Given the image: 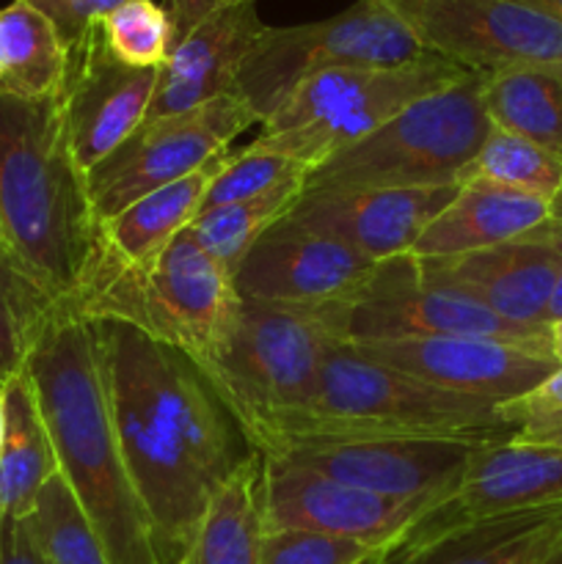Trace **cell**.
<instances>
[{
    "label": "cell",
    "instance_id": "7402d4cb",
    "mask_svg": "<svg viewBox=\"0 0 562 564\" xmlns=\"http://www.w3.org/2000/svg\"><path fill=\"white\" fill-rule=\"evenodd\" d=\"M562 532V507L450 529L422 543L389 545L386 564H529Z\"/></svg>",
    "mask_w": 562,
    "mask_h": 564
},
{
    "label": "cell",
    "instance_id": "83f0119b",
    "mask_svg": "<svg viewBox=\"0 0 562 564\" xmlns=\"http://www.w3.org/2000/svg\"><path fill=\"white\" fill-rule=\"evenodd\" d=\"M303 187H306V174L292 176L262 196L202 213L191 226L193 237L215 262L224 264L231 273L248 253V248L259 240V235L290 213L292 204L301 198Z\"/></svg>",
    "mask_w": 562,
    "mask_h": 564
},
{
    "label": "cell",
    "instance_id": "ba28073f",
    "mask_svg": "<svg viewBox=\"0 0 562 564\" xmlns=\"http://www.w3.org/2000/svg\"><path fill=\"white\" fill-rule=\"evenodd\" d=\"M424 55L430 50L386 0H356L328 20L264 28L237 75V94L264 124L306 77L342 66H400Z\"/></svg>",
    "mask_w": 562,
    "mask_h": 564
},
{
    "label": "cell",
    "instance_id": "3957f363",
    "mask_svg": "<svg viewBox=\"0 0 562 564\" xmlns=\"http://www.w3.org/2000/svg\"><path fill=\"white\" fill-rule=\"evenodd\" d=\"M0 231L17 262L58 303L72 301L102 246L58 94H0Z\"/></svg>",
    "mask_w": 562,
    "mask_h": 564
},
{
    "label": "cell",
    "instance_id": "4316f807",
    "mask_svg": "<svg viewBox=\"0 0 562 564\" xmlns=\"http://www.w3.org/2000/svg\"><path fill=\"white\" fill-rule=\"evenodd\" d=\"M66 72V47L53 22L28 0L0 9V94L50 97Z\"/></svg>",
    "mask_w": 562,
    "mask_h": 564
},
{
    "label": "cell",
    "instance_id": "ac0fdd59",
    "mask_svg": "<svg viewBox=\"0 0 562 564\" xmlns=\"http://www.w3.org/2000/svg\"><path fill=\"white\" fill-rule=\"evenodd\" d=\"M419 270L430 284L468 297L510 323L549 328L545 308L562 270V246L540 226L501 246L461 257L419 259Z\"/></svg>",
    "mask_w": 562,
    "mask_h": 564
},
{
    "label": "cell",
    "instance_id": "1f68e13d",
    "mask_svg": "<svg viewBox=\"0 0 562 564\" xmlns=\"http://www.w3.org/2000/svg\"><path fill=\"white\" fill-rule=\"evenodd\" d=\"M102 31L108 47L127 66L160 69L171 55V20L154 0H127L102 17Z\"/></svg>",
    "mask_w": 562,
    "mask_h": 564
},
{
    "label": "cell",
    "instance_id": "8d00e7d4",
    "mask_svg": "<svg viewBox=\"0 0 562 564\" xmlns=\"http://www.w3.org/2000/svg\"><path fill=\"white\" fill-rule=\"evenodd\" d=\"M0 564H50L28 518H0Z\"/></svg>",
    "mask_w": 562,
    "mask_h": 564
},
{
    "label": "cell",
    "instance_id": "277c9868",
    "mask_svg": "<svg viewBox=\"0 0 562 564\" xmlns=\"http://www.w3.org/2000/svg\"><path fill=\"white\" fill-rule=\"evenodd\" d=\"M97 323H125L202 364L237 306L231 273L191 229L149 264H121L99 246L80 290L64 303Z\"/></svg>",
    "mask_w": 562,
    "mask_h": 564
},
{
    "label": "cell",
    "instance_id": "f6af8a7d",
    "mask_svg": "<svg viewBox=\"0 0 562 564\" xmlns=\"http://www.w3.org/2000/svg\"><path fill=\"white\" fill-rule=\"evenodd\" d=\"M3 386L0 383V444H3V424H6V411H3Z\"/></svg>",
    "mask_w": 562,
    "mask_h": 564
},
{
    "label": "cell",
    "instance_id": "ee69618b",
    "mask_svg": "<svg viewBox=\"0 0 562 564\" xmlns=\"http://www.w3.org/2000/svg\"><path fill=\"white\" fill-rule=\"evenodd\" d=\"M386 556H389V549H378L372 556H367L361 564H386Z\"/></svg>",
    "mask_w": 562,
    "mask_h": 564
},
{
    "label": "cell",
    "instance_id": "7a4b0ae2",
    "mask_svg": "<svg viewBox=\"0 0 562 564\" xmlns=\"http://www.w3.org/2000/svg\"><path fill=\"white\" fill-rule=\"evenodd\" d=\"M25 375L58 474L110 564H163L116 433L99 325L58 303L28 352Z\"/></svg>",
    "mask_w": 562,
    "mask_h": 564
},
{
    "label": "cell",
    "instance_id": "d6986e66",
    "mask_svg": "<svg viewBox=\"0 0 562 564\" xmlns=\"http://www.w3.org/2000/svg\"><path fill=\"white\" fill-rule=\"evenodd\" d=\"M461 185L358 187L303 191L287 218L347 242L372 262L411 253L430 220L452 202Z\"/></svg>",
    "mask_w": 562,
    "mask_h": 564
},
{
    "label": "cell",
    "instance_id": "f1b7e54d",
    "mask_svg": "<svg viewBox=\"0 0 562 564\" xmlns=\"http://www.w3.org/2000/svg\"><path fill=\"white\" fill-rule=\"evenodd\" d=\"M58 301L0 246V383L25 369L28 352Z\"/></svg>",
    "mask_w": 562,
    "mask_h": 564
},
{
    "label": "cell",
    "instance_id": "2e32d148",
    "mask_svg": "<svg viewBox=\"0 0 562 564\" xmlns=\"http://www.w3.org/2000/svg\"><path fill=\"white\" fill-rule=\"evenodd\" d=\"M562 507V452L496 441L477 446L457 488L424 512L397 543L413 545L466 523Z\"/></svg>",
    "mask_w": 562,
    "mask_h": 564
},
{
    "label": "cell",
    "instance_id": "d6a6232c",
    "mask_svg": "<svg viewBox=\"0 0 562 564\" xmlns=\"http://www.w3.org/2000/svg\"><path fill=\"white\" fill-rule=\"evenodd\" d=\"M301 174H306V169L290 158H281V154H273V152H257V149L251 147L237 149V152H231V158L226 160L224 169L215 174V180L209 182L207 196H204V204H202V213H209V209L215 207H224V204H235V202H246V198H253V196H262V193L279 187L281 182Z\"/></svg>",
    "mask_w": 562,
    "mask_h": 564
},
{
    "label": "cell",
    "instance_id": "74e56055",
    "mask_svg": "<svg viewBox=\"0 0 562 564\" xmlns=\"http://www.w3.org/2000/svg\"><path fill=\"white\" fill-rule=\"evenodd\" d=\"M237 3H248V0H165L163 9L171 20V50H174V44L182 42L198 22L207 20L215 11L229 9V6Z\"/></svg>",
    "mask_w": 562,
    "mask_h": 564
},
{
    "label": "cell",
    "instance_id": "f35d334b",
    "mask_svg": "<svg viewBox=\"0 0 562 564\" xmlns=\"http://www.w3.org/2000/svg\"><path fill=\"white\" fill-rule=\"evenodd\" d=\"M543 229L549 231L551 237H556V240H560V246H562V231H556L554 226H549V224H543ZM545 319H549V328H551V325L560 323V319H562V270H560V275H556L554 290H551L549 308H545Z\"/></svg>",
    "mask_w": 562,
    "mask_h": 564
},
{
    "label": "cell",
    "instance_id": "cb8c5ba5",
    "mask_svg": "<svg viewBox=\"0 0 562 564\" xmlns=\"http://www.w3.org/2000/svg\"><path fill=\"white\" fill-rule=\"evenodd\" d=\"M3 411L0 518H28L44 485L58 474V460L25 369L3 386Z\"/></svg>",
    "mask_w": 562,
    "mask_h": 564
},
{
    "label": "cell",
    "instance_id": "d4e9b609",
    "mask_svg": "<svg viewBox=\"0 0 562 564\" xmlns=\"http://www.w3.org/2000/svg\"><path fill=\"white\" fill-rule=\"evenodd\" d=\"M483 105L490 127L562 154V69L516 66L485 75Z\"/></svg>",
    "mask_w": 562,
    "mask_h": 564
},
{
    "label": "cell",
    "instance_id": "8fae6325",
    "mask_svg": "<svg viewBox=\"0 0 562 564\" xmlns=\"http://www.w3.org/2000/svg\"><path fill=\"white\" fill-rule=\"evenodd\" d=\"M424 336H479L551 350V328L516 325L468 297L430 284L413 253L383 259L345 306V341L361 345Z\"/></svg>",
    "mask_w": 562,
    "mask_h": 564
},
{
    "label": "cell",
    "instance_id": "603a6c76",
    "mask_svg": "<svg viewBox=\"0 0 562 564\" xmlns=\"http://www.w3.org/2000/svg\"><path fill=\"white\" fill-rule=\"evenodd\" d=\"M229 158L231 149H226L193 174L147 193L130 207L121 209L119 215L105 220V251L119 259L121 264H149L152 259H158L174 237L191 229L193 220L202 213L209 182L215 180V174L224 169Z\"/></svg>",
    "mask_w": 562,
    "mask_h": 564
},
{
    "label": "cell",
    "instance_id": "836d02e7",
    "mask_svg": "<svg viewBox=\"0 0 562 564\" xmlns=\"http://www.w3.org/2000/svg\"><path fill=\"white\" fill-rule=\"evenodd\" d=\"M372 545L303 529H262L259 564H361Z\"/></svg>",
    "mask_w": 562,
    "mask_h": 564
},
{
    "label": "cell",
    "instance_id": "5bb4252c",
    "mask_svg": "<svg viewBox=\"0 0 562 564\" xmlns=\"http://www.w3.org/2000/svg\"><path fill=\"white\" fill-rule=\"evenodd\" d=\"M372 259L323 231L279 218L231 270L237 297L281 306H347L375 270Z\"/></svg>",
    "mask_w": 562,
    "mask_h": 564
},
{
    "label": "cell",
    "instance_id": "f546056e",
    "mask_svg": "<svg viewBox=\"0 0 562 564\" xmlns=\"http://www.w3.org/2000/svg\"><path fill=\"white\" fill-rule=\"evenodd\" d=\"M468 180L532 193V196L551 202L562 187V154L527 141V138L490 127L477 158L463 171L461 185Z\"/></svg>",
    "mask_w": 562,
    "mask_h": 564
},
{
    "label": "cell",
    "instance_id": "44dd1931",
    "mask_svg": "<svg viewBox=\"0 0 562 564\" xmlns=\"http://www.w3.org/2000/svg\"><path fill=\"white\" fill-rule=\"evenodd\" d=\"M549 220V202L532 193L468 180L413 242L419 259H444L532 235Z\"/></svg>",
    "mask_w": 562,
    "mask_h": 564
},
{
    "label": "cell",
    "instance_id": "484cf974",
    "mask_svg": "<svg viewBox=\"0 0 562 564\" xmlns=\"http://www.w3.org/2000/svg\"><path fill=\"white\" fill-rule=\"evenodd\" d=\"M262 457L237 471L204 512L180 564H259Z\"/></svg>",
    "mask_w": 562,
    "mask_h": 564
},
{
    "label": "cell",
    "instance_id": "9c48e42d",
    "mask_svg": "<svg viewBox=\"0 0 562 564\" xmlns=\"http://www.w3.org/2000/svg\"><path fill=\"white\" fill-rule=\"evenodd\" d=\"M251 124H259L240 94H226L187 113L143 121L114 154L86 174L88 198L99 224L147 193L193 174Z\"/></svg>",
    "mask_w": 562,
    "mask_h": 564
},
{
    "label": "cell",
    "instance_id": "60d3db41",
    "mask_svg": "<svg viewBox=\"0 0 562 564\" xmlns=\"http://www.w3.org/2000/svg\"><path fill=\"white\" fill-rule=\"evenodd\" d=\"M549 226H554L556 231H562V187L554 193V198L549 202Z\"/></svg>",
    "mask_w": 562,
    "mask_h": 564
},
{
    "label": "cell",
    "instance_id": "ffe728a7",
    "mask_svg": "<svg viewBox=\"0 0 562 564\" xmlns=\"http://www.w3.org/2000/svg\"><path fill=\"white\" fill-rule=\"evenodd\" d=\"M257 0L229 6L198 22L182 42L174 44L158 69V86L149 99L147 119L187 113L237 91V75L248 53L262 36Z\"/></svg>",
    "mask_w": 562,
    "mask_h": 564
},
{
    "label": "cell",
    "instance_id": "9a60e30c",
    "mask_svg": "<svg viewBox=\"0 0 562 564\" xmlns=\"http://www.w3.org/2000/svg\"><path fill=\"white\" fill-rule=\"evenodd\" d=\"M350 347L380 367L397 369L435 389L474 397L496 408L532 391L560 367L549 347L479 336H424L361 341Z\"/></svg>",
    "mask_w": 562,
    "mask_h": 564
},
{
    "label": "cell",
    "instance_id": "6da1fadb",
    "mask_svg": "<svg viewBox=\"0 0 562 564\" xmlns=\"http://www.w3.org/2000/svg\"><path fill=\"white\" fill-rule=\"evenodd\" d=\"M97 325L116 433L154 549L163 564H180L215 496L257 452L191 356L125 323Z\"/></svg>",
    "mask_w": 562,
    "mask_h": 564
},
{
    "label": "cell",
    "instance_id": "8992f818",
    "mask_svg": "<svg viewBox=\"0 0 562 564\" xmlns=\"http://www.w3.org/2000/svg\"><path fill=\"white\" fill-rule=\"evenodd\" d=\"M468 69L430 53L400 66H342L306 77L262 124V135L248 143L257 152L314 165L350 149L428 94L444 91Z\"/></svg>",
    "mask_w": 562,
    "mask_h": 564
},
{
    "label": "cell",
    "instance_id": "d590c367",
    "mask_svg": "<svg viewBox=\"0 0 562 564\" xmlns=\"http://www.w3.org/2000/svg\"><path fill=\"white\" fill-rule=\"evenodd\" d=\"M58 31L64 47L75 44L94 20H102L127 0H28Z\"/></svg>",
    "mask_w": 562,
    "mask_h": 564
},
{
    "label": "cell",
    "instance_id": "30bf717a",
    "mask_svg": "<svg viewBox=\"0 0 562 564\" xmlns=\"http://www.w3.org/2000/svg\"><path fill=\"white\" fill-rule=\"evenodd\" d=\"M424 50L468 72L562 69V20L529 0H386Z\"/></svg>",
    "mask_w": 562,
    "mask_h": 564
},
{
    "label": "cell",
    "instance_id": "bcb514c9",
    "mask_svg": "<svg viewBox=\"0 0 562 564\" xmlns=\"http://www.w3.org/2000/svg\"><path fill=\"white\" fill-rule=\"evenodd\" d=\"M0 246H6V242H3V231H0Z\"/></svg>",
    "mask_w": 562,
    "mask_h": 564
},
{
    "label": "cell",
    "instance_id": "7c38bea8",
    "mask_svg": "<svg viewBox=\"0 0 562 564\" xmlns=\"http://www.w3.org/2000/svg\"><path fill=\"white\" fill-rule=\"evenodd\" d=\"M444 499H395L262 457V529H303L389 549Z\"/></svg>",
    "mask_w": 562,
    "mask_h": 564
},
{
    "label": "cell",
    "instance_id": "5b68a950",
    "mask_svg": "<svg viewBox=\"0 0 562 564\" xmlns=\"http://www.w3.org/2000/svg\"><path fill=\"white\" fill-rule=\"evenodd\" d=\"M345 341V306L303 308L237 297L202 372L242 430L306 411L328 352Z\"/></svg>",
    "mask_w": 562,
    "mask_h": 564
},
{
    "label": "cell",
    "instance_id": "7bdbcfd3",
    "mask_svg": "<svg viewBox=\"0 0 562 564\" xmlns=\"http://www.w3.org/2000/svg\"><path fill=\"white\" fill-rule=\"evenodd\" d=\"M529 3H538L540 9L551 11V14L560 17V20H562V0H529Z\"/></svg>",
    "mask_w": 562,
    "mask_h": 564
},
{
    "label": "cell",
    "instance_id": "52a82bcc",
    "mask_svg": "<svg viewBox=\"0 0 562 564\" xmlns=\"http://www.w3.org/2000/svg\"><path fill=\"white\" fill-rule=\"evenodd\" d=\"M483 72H468L444 91L428 94L364 141L306 171L303 191L461 185L490 132Z\"/></svg>",
    "mask_w": 562,
    "mask_h": 564
},
{
    "label": "cell",
    "instance_id": "4dcf8cb0",
    "mask_svg": "<svg viewBox=\"0 0 562 564\" xmlns=\"http://www.w3.org/2000/svg\"><path fill=\"white\" fill-rule=\"evenodd\" d=\"M31 523L50 564H110L61 474H55L39 494Z\"/></svg>",
    "mask_w": 562,
    "mask_h": 564
},
{
    "label": "cell",
    "instance_id": "e575fe53",
    "mask_svg": "<svg viewBox=\"0 0 562 564\" xmlns=\"http://www.w3.org/2000/svg\"><path fill=\"white\" fill-rule=\"evenodd\" d=\"M499 416L510 424V441L562 452V364L532 391L499 405Z\"/></svg>",
    "mask_w": 562,
    "mask_h": 564
},
{
    "label": "cell",
    "instance_id": "b9f144b4",
    "mask_svg": "<svg viewBox=\"0 0 562 564\" xmlns=\"http://www.w3.org/2000/svg\"><path fill=\"white\" fill-rule=\"evenodd\" d=\"M551 352H554L556 361L562 364V319L551 325Z\"/></svg>",
    "mask_w": 562,
    "mask_h": 564
},
{
    "label": "cell",
    "instance_id": "ab89813d",
    "mask_svg": "<svg viewBox=\"0 0 562 564\" xmlns=\"http://www.w3.org/2000/svg\"><path fill=\"white\" fill-rule=\"evenodd\" d=\"M529 564H562V532L556 534V538L551 540V543Z\"/></svg>",
    "mask_w": 562,
    "mask_h": 564
},
{
    "label": "cell",
    "instance_id": "4fadbf2b",
    "mask_svg": "<svg viewBox=\"0 0 562 564\" xmlns=\"http://www.w3.org/2000/svg\"><path fill=\"white\" fill-rule=\"evenodd\" d=\"M158 69L121 64L108 47L102 20H94L66 47V72L58 88L61 116L75 163L83 174L97 169L147 119Z\"/></svg>",
    "mask_w": 562,
    "mask_h": 564
},
{
    "label": "cell",
    "instance_id": "e0dca14e",
    "mask_svg": "<svg viewBox=\"0 0 562 564\" xmlns=\"http://www.w3.org/2000/svg\"><path fill=\"white\" fill-rule=\"evenodd\" d=\"M477 446L444 438H356L295 444L268 455L395 499L450 496Z\"/></svg>",
    "mask_w": 562,
    "mask_h": 564
}]
</instances>
